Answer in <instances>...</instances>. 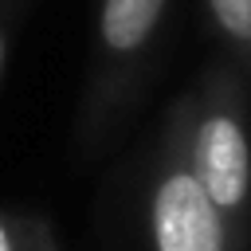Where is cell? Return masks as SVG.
<instances>
[{
	"mask_svg": "<svg viewBox=\"0 0 251 251\" xmlns=\"http://www.w3.org/2000/svg\"><path fill=\"white\" fill-rule=\"evenodd\" d=\"M184 157L239 251L251 243V86L231 63L208 67L173 106Z\"/></svg>",
	"mask_w": 251,
	"mask_h": 251,
	"instance_id": "1",
	"label": "cell"
},
{
	"mask_svg": "<svg viewBox=\"0 0 251 251\" xmlns=\"http://www.w3.org/2000/svg\"><path fill=\"white\" fill-rule=\"evenodd\" d=\"M173 0H98L90 78L78 110L82 149L106 145L149 78Z\"/></svg>",
	"mask_w": 251,
	"mask_h": 251,
	"instance_id": "2",
	"label": "cell"
},
{
	"mask_svg": "<svg viewBox=\"0 0 251 251\" xmlns=\"http://www.w3.org/2000/svg\"><path fill=\"white\" fill-rule=\"evenodd\" d=\"M141 251H239L231 227L188 169L180 126L173 114L165 118L145 176Z\"/></svg>",
	"mask_w": 251,
	"mask_h": 251,
	"instance_id": "3",
	"label": "cell"
},
{
	"mask_svg": "<svg viewBox=\"0 0 251 251\" xmlns=\"http://www.w3.org/2000/svg\"><path fill=\"white\" fill-rule=\"evenodd\" d=\"M208 20L227 47V63L251 86V0H204Z\"/></svg>",
	"mask_w": 251,
	"mask_h": 251,
	"instance_id": "4",
	"label": "cell"
},
{
	"mask_svg": "<svg viewBox=\"0 0 251 251\" xmlns=\"http://www.w3.org/2000/svg\"><path fill=\"white\" fill-rule=\"evenodd\" d=\"M0 251H67V247L47 216L0 212Z\"/></svg>",
	"mask_w": 251,
	"mask_h": 251,
	"instance_id": "5",
	"label": "cell"
},
{
	"mask_svg": "<svg viewBox=\"0 0 251 251\" xmlns=\"http://www.w3.org/2000/svg\"><path fill=\"white\" fill-rule=\"evenodd\" d=\"M27 4H31V0H0V82H4V71H8L12 47H16V31H20V24H24Z\"/></svg>",
	"mask_w": 251,
	"mask_h": 251,
	"instance_id": "6",
	"label": "cell"
}]
</instances>
